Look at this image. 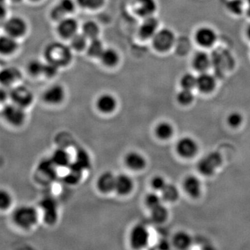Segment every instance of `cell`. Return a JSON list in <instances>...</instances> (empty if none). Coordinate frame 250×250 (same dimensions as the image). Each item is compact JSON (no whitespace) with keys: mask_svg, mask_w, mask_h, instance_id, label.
Instances as JSON below:
<instances>
[{"mask_svg":"<svg viewBox=\"0 0 250 250\" xmlns=\"http://www.w3.org/2000/svg\"><path fill=\"white\" fill-rule=\"evenodd\" d=\"M125 164L130 169L139 170L146 166V161L141 154L132 152L126 154V157H125Z\"/></svg>","mask_w":250,"mask_h":250,"instance_id":"cell-23","label":"cell"},{"mask_svg":"<svg viewBox=\"0 0 250 250\" xmlns=\"http://www.w3.org/2000/svg\"><path fill=\"white\" fill-rule=\"evenodd\" d=\"M4 87H0V104H3L9 99V91H6Z\"/></svg>","mask_w":250,"mask_h":250,"instance_id":"cell-48","label":"cell"},{"mask_svg":"<svg viewBox=\"0 0 250 250\" xmlns=\"http://www.w3.org/2000/svg\"><path fill=\"white\" fill-rule=\"evenodd\" d=\"M82 174V172L80 171L69 168L68 174L65 177V182L70 184H77L80 180Z\"/></svg>","mask_w":250,"mask_h":250,"instance_id":"cell-40","label":"cell"},{"mask_svg":"<svg viewBox=\"0 0 250 250\" xmlns=\"http://www.w3.org/2000/svg\"><path fill=\"white\" fill-rule=\"evenodd\" d=\"M159 246H160V248H161V249H167V248H169V245L168 243H167V242H161Z\"/></svg>","mask_w":250,"mask_h":250,"instance_id":"cell-49","label":"cell"},{"mask_svg":"<svg viewBox=\"0 0 250 250\" xmlns=\"http://www.w3.org/2000/svg\"><path fill=\"white\" fill-rule=\"evenodd\" d=\"M39 218L37 209L30 205L19 206L11 213L13 223L21 229H31L37 224Z\"/></svg>","mask_w":250,"mask_h":250,"instance_id":"cell-1","label":"cell"},{"mask_svg":"<svg viewBox=\"0 0 250 250\" xmlns=\"http://www.w3.org/2000/svg\"><path fill=\"white\" fill-rule=\"evenodd\" d=\"M100 58L103 63L108 66L116 65L118 62V54L113 49H104L101 55L100 56Z\"/></svg>","mask_w":250,"mask_h":250,"instance_id":"cell-30","label":"cell"},{"mask_svg":"<svg viewBox=\"0 0 250 250\" xmlns=\"http://www.w3.org/2000/svg\"><path fill=\"white\" fill-rule=\"evenodd\" d=\"M157 20L156 18L149 16L146 18L144 22L141 24L139 29V34L142 39H147L153 37L156 33L158 27Z\"/></svg>","mask_w":250,"mask_h":250,"instance_id":"cell-15","label":"cell"},{"mask_svg":"<svg viewBox=\"0 0 250 250\" xmlns=\"http://www.w3.org/2000/svg\"><path fill=\"white\" fill-rule=\"evenodd\" d=\"M11 1H12L14 3H18L20 2V1H22V0H11Z\"/></svg>","mask_w":250,"mask_h":250,"instance_id":"cell-52","label":"cell"},{"mask_svg":"<svg viewBox=\"0 0 250 250\" xmlns=\"http://www.w3.org/2000/svg\"><path fill=\"white\" fill-rule=\"evenodd\" d=\"M57 5L65 15L70 14L75 9V4L72 0H61Z\"/></svg>","mask_w":250,"mask_h":250,"instance_id":"cell-44","label":"cell"},{"mask_svg":"<svg viewBox=\"0 0 250 250\" xmlns=\"http://www.w3.org/2000/svg\"><path fill=\"white\" fill-rule=\"evenodd\" d=\"M243 122V116L238 112H233L229 115L228 118V123L231 127H238L242 124Z\"/></svg>","mask_w":250,"mask_h":250,"instance_id":"cell-39","label":"cell"},{"mask_svg":"<svg viewBox=\"0 0 250 250\" xmlns=\"http://www.w3.org/2000/svg\"><path fill=\"white\" fill-rule=\"evenodd\" d=\"M97 106L103 113H111L116 107V99L111 95L105 94L98 98L97 101Z\"/></svg>","mask_w":250,"mask_h":250,"instance_id":"cell-24","label":"cell"},{"mask_svg":"<svg viewBox=\"0 0 250 250\" xmlns=\"http://www.w3.org/2000/svg\"><path fill=\"white\" fill-rule=\"evenodd\" d=\"M5 34L18 39L22 37L27 30V23L19 16H11L7 18L3 26Z\"/></svg>","mask_w":250,"mask_h":250,"instance_id":"cell-6","label":"cell"},{"mask_svg":"<svg viewBox=\"0 0 250 250\" xmlns=\"http://www.w3.org/2000/svg\"><path fill=\"white\" fill-rule=\"evenodd\" d=\"M77 23L72 18H63L59 22L58 31L60 35L64 38L72 37L76 34Z\"/></svg>","mask_w":250,"mask_h":250,"instance_id":"cell-16","label":"cell"},{"mask_svg":"<svg viewBox=\"0 0 250 250\" xmlns=\"http://www.w3.org/2000/svg\"><path fill=\"white\" fill-rule=\"evenodd\" d=\"M58 67L52 62H47L44 65L43 75L47 77H53L57 74Z\"/></svg>","mask_w":250,"mask_h":250,"instance_id":"cell-45","label":"cell"},{"mask_svg":"<svg viewBox=\"0 0 250 250\" xmlns=\"http://www.w3.org/2000/svg\"><path fill=\"white\" fill-rule=\"evenodd\" d=\"M133 188L132 179L126 174H120L116 177L115 190L121 195L129 193Z\"/></svg>","mask_w":250,"mask_h":250,"instance_id":"cell-22","label":"cell"},{"mask_svg":"<svg viewBox=\"0 0 250 250\" xmlns=\"http://www.w3.org/2000/svg\"><path fill=\"white\" fill-rule=\"evenodd\" d=\"M86 39L87 38L83 34H75L71 39L72 47L77 50H82L86 45Z\"/></svg>","mask_w":250,"mask_h":250,"instance_id":"cell-37","label":"cell"},{"mask_svg":"<svg viewBox=\"0 0 250 250\" xmlns=\"http://www.w3.org/2000/svg\"><path fill=\"white\" fill-rule=\"evenodd\" d=\"M149 240V233L146 227L141 225L135 226L130 233V242L135 249H141L147 246Z\"/></svg>","mask_w":250,"mask_h":250,"instance_id":"cell-8","label":"cell"},{"mask_svg":"<svg viewBox=\"0 0 250 250\" xmlns=\"http://www.w3.org/2000/svg\"><path fill=\"white\" fill-rule=\"evenodd\" d=\"M192 239L187 233L181 231L176 233L173 238V244L179 250H185L191 245Z\"/></svg>","mask_w":250,"mask_h":250,"instance_id":"cell-28","label":"cell"},{"mask_svg":"<svg viewBox=\"0 0 250 250\" xmlns=\"http://www.w3.org/2000/svg\"><path fill=\"white\" fill-rule=\"evenodd\" d=\"M65 93L61 85H55L46 90L43 95L44 100L47 103L55 104L60 103L64 98Z\"/></svg>","mask_w":250,"mask_h":250,"instance_id":"cell-17","label":"cell"},{"mask_svg":"<svg viewBox=\"0 0 250 250\" xmlns=\"http://www.w3.org/2000/svg\"><path fill=\"white\" fill-rule=\"evenodd\" d=\"M8 17V9L5 4H0V27H3Z\"/></svg>","mask_w":250,"mask_h":250,"instance_id":"cell-47","label":"cell"},{"mask_svg":"<svg viewBox=\"0 0 250 250\" xmlns=\"http://www.w3.org/2000/svg\"><path fill=\"white\" fill-rule=\"evenodd\" d=\"M161 197L159 196L157 194L150 193L146 197V205L150 209L157 207V206L161 205Z\"/></svg>","mask_w":250,"mask_h":250,"instance_id":"cell-43","label":"cell"},{"mask_svg":"<svg viewBox=\"0 0 250 250\" xmlns=\"http://www.w3.org/2000/svg\"><path fill=\"white\" fill-rule=\"evenodd\" d=\"M104 0H77V2L82 7L88 9H97L103 5Z\"/></svg>","mask_w":250,"mask_h":250,"instance_id":"cell-42","label":"cell"},{"mask_svg":"<svg viewBox=\"0 0 250 250\" xmlns=\"http://www.w3.org/2000/svg\"><path fill=\"white\" fill-rule=\"evenodd\" d=\"M152 38L154 47L161 52L170 49L174 43V34L170 29H161L157 31Z\"/></svg>","mask_w":250,"mask_h":250,"instance_id":"cell-7","label":"cell"},{"mask_svg":"<svg viewBox=\"0 0 250 250\" xmlns=\"http://www.w3.org/2000/svg\"><path fill=\"white\" fill-rule=\"evenodd\" d=\"M90 166V156L84 149L77 151L75 160L68 166V168L74 169L83 172L85 169L89 168Z\"/></svg>","mask_w":250,"mask_h":250,"instance_id":"cell-14","label":"cell"},{"mask_svg":"<svg viewBox=\"0 0 250 250\" xmlns=\"http://www.w3.org/2000/svg\"><path fill=\"white\" fill-rule=\"evenodd\" d=\"M103 45L101 41L98 38L92 39L90 45L88 46V52L91 57H100L102 52H103Z\"/></svg>","mask_w":250,"mask_h":250,"instance_id":"cell-34","label":"cell"},{"mask_svg":"<svg viewBox=\"0 0 250 250\" xmlns=\"http://www.w3.org/2000/svg\"><path fill=\"white\" fill-rule=\"evenodd\" d=\"M184 188L190 197L196 198L201 193V182L195 176H188L184 179Z\"/></svg>","mask_w":250,"mask_h":250,"instance_id":"cell-18","label":"cell"},{"mask_svg":"<svg viewBox=\"0 0 250 250\" xmlns=\"http://www.w3.org/2000/svg\"><path fill=\"white\" fill-rule=\"evenodd\" d=\"M151 217L156 223H162L167 218V210L162 205L157 206L151 209Z\"/></svg>","mask_w":250,"mask_h":250,"instance_id":"cell-32","label":"cell"},{"mask_svg":"<svg viewBox=\"0 0 250 250\" xmlns=\"http://www.w3.org/2000/svg\"><path fill=\"white\" fill-rule=\"evenodd\" d=\"M44 65L45 63H42L40 61H31L28 64V72L33 76H37V75L43 74Z\"/></svg>","mask_w":250,"mask_h":250,"instance_id":"cell-35","label":"cell"},{"mask_svg":"<svg viewBox=\"0 0 250 250\" xmlns=\"http://www.w3.org/2000/svg\"><path fill=\"white\" fill-rule=\"evenodd\" d=\"M1 116L6 124L15 128L22 126L27 119L25 109L11 103L4 105Z\"/></svg>","mask_w":250,"mask_h":250,"instance_id":"cell-3","label":"cell"},{"mask_svg":"<svg viewBox=\"0 0 250 250\" xmlns=\"http://www.w3.org/2000/svg\"><path fill=\"white\" fill-rule=\"evenodd\" d=\"M18 49V39L5 34L0 36V54L11 56Z\"/></svg>","mask_w":250,"mask_h":250,"instance_id":"cell-12","label":"cell"},{"mask_svg":"<svg viewBox=\"0 0 250 250\" xmlns=\"http://www.w3.org/2000/svg\"><path fill=\"white\" fill-rule=\"evenodd\" d=\"M21 72L15 67H6L0 70V85L4 88H12L21 78Z\"/></svg>","mask_w":250,"mask_h":250,"instance_id":"cell-11","label":"cell"},{"mask_svg":"<svg viewBox=\"0 0 250 250\" xmlns=\"http://www.w3.org/2000/svg\"><path fill=\"white\" fill-rule=\"evenodd\" d=\"M215 82L214 77L207 72H202L197 77V87L204 93H208L214 88Z\"/></svg>","mask_w":250,"mask_h":250,"instance_id":"cell-21","label":"cell"},{"mask_svg":"<svg viewBox=\"0 0 250 250\" xmlns=\"http://www.w3.org/2000/svg\"><path fill=\"white\" fill-rule=\"evenodd\" d=\"M116 177L111 172H104L99 177L98 187L100 191L109 192L115 190Z\"/></svg>","mask_w":250,"mask_h":250,"instance_id":"cell-20","label":"cell"},{"mask_svg":"<svg viewBox=\"0 0 250 250\" xmlns=\"http://www.w3.org/2000/svg\"><path fill=\"white\" fill-rule=\"evenodd\" d=\"M179 155L186 159L193 157L198 151V146L191 138L184 137L179 140L176 146Z\"/></svg>","mask_w":250,"mask_h":250,"instance_id":"cell-10","label":"cell"},{"mask_svg":"<svg viewBox=\"0 0 250 250\" xmlns=\"http://www.w3.org/2000/svg\"><path fill=\"white\" fill-rule=\"evenodd\" d=\"M31 1H39V0H31Z\"/></svg>","mask_w":250,"mask_h":250,"instance_id":"cell-54","label":"cell"},{"mask_svg":"<svg viewBox=\"0 0 250 250\" xmlns=\"http://www.w3.org/2000/svg\"><path fill=\"white\" fill-rule=\"evenodd\" d=\"M161 197L167 202H174L178 199L179 190L175 186L167 184L161 190Z\"/></svg>","mask_w":250,"mask_h":250,"instance_id":"cell-29","label":"cell"},{"mask_svg":"<svg viewBox=\"0 0 250 250\" xmlns=\"http://www.w3.org/2000/svg\"><path fill=\"white\" fill-rule=\"evenodd\" d=\"M228 8L233 14H241L243 9V1L242 0H229L228 3Z\"/></svg>","mask_w":250,"mask_h":250,"instance_id":"cell-41","label":"cell"},{"mask_svg":"<svg viewBox=\"0 0 250 250\" xmlns=\"http://www.w3.org/2000/svg\"><path fill=\"white\" fill-rule=\"evenodd\" d=\"M156 9L154 0H136V13L142 17L152 16Z\"/></svg>","mask_w":250,"mask_h":250,"instance_id":"cell-19","label":"cell"},{"mask_svg":"<svg viewBox=\"0 0 250 250\" xmlns=\"http://www.w3.org/2000/svg\"><path fill=\"white\" fill-rule=\"evenodd\" d=\"M6 0H0V4H5Z\"/></svg>","mask_w":250,"mask_h":250,"instance_id":"cell-53","label":"cell"},{"mask_svg":"<svg viewBox=\"0 0 250 250\" xmlns=\"http://www.w3.org/2000/svg\"><path fill=\"white\" fill-rule=\"evenodd\" d=\"M51 161L57 167H68L70 162V157L68 153L65 149H59L56 150L52 154Z\"/></svg>","mask_w":250,"mask_h":250,"instance_id":"cell-25","label":"cell"},{"mask_svg":"<svg viewBox=\"0 0 250 250\" xmlns=\"http://www.w3.org/2000/svg\"><path fill=\"white\" fill-rule=\"evenodd\" d=\"M223 162L221 154L218 152H212L202 158L197 164L199 172L205 176H210Z\"/></svg>","mask_w":250,"mask_h":250,"instance_id":"cell-5","label":"cell"},{"mask_svg":"<svg viewBox=\"0 0 250 250\" xmlns=\"http://www.w3.org/2000/svg\"><path fill=\"white\" fill-rule=\"evenodd\" d=\"M182 88L192 90L197 86V77L190 73L186 74L181 80Z\"/></svg>","mask_w":250,"mask_h":250,"instance_id":"cell-36","label":"cell"},{"mask_svg":"<svg viewBox=\"0 0 250 250\" xmlns=\"http://www.w3.org/2000/svg\"><path fill=\"white\" fill-rule=\"evenodd\" d=\"M9 99L11 103L26 109L34 102V95L24 85H14L9 91Z\"/></svg>","mask_w":250,"mask_h":250,"instance_id":"cell-4","label":"cell"},{"mask_svg":"<svg viewBox=\"0 0 250 250\" xmlns=\"http://www.w3.org/2000/svg\"><path fill=\"white\" fill-rule=\"evenodd\" d=\"M248 14H249V16H250V0H248Z\"/></svg>","mask_w":250,"mask_h":250,"instance_id":"cell-50","label":"cell"},{"mask_svg":"<svg viewBox=\"0 0 250 250\" xmlns=\"http://www.w3.org/2000/svg\"><path fill=\"white\" fill-rule=\"evenodd\" d=\"M82 31H83V35L90 40L98 37L99 28L96 23L91 22V21L85 22L82 27Z\"/></svg>","mask_w":250,"mask_h":250,"instance_id":"cell-33","label":"cell"},{"mask_svg":"<svg viewBox=\"0 0 250 250\" xmlns=\"http://www.w3.org/2000/svg\"><path fill=\"white\" fill-rule=\"evenodd\" d=\"M247 34H248V37L250 39V25L249 27L248 28V30H247Z\"/></svg>","mask_w":250,"mask_h":250,"instance_id":"cell-51","label":"cell"},{"mask_svg":"<svg viewBox=\"0 0 250 250\" xmlns=\"http://www.w3.org/2000/svg\"><path fill=\"white\" fill-rule=\"evenodd\" d=\"M197 42L203 47H209L216 40L215 31L209 27H202L197 30L195 34Z\"/></svg>","mask_w":250,"mask_h":250,"instance_id":"cell-13","label":"cell"},{"mask_svg":"<svg viewBox=\"0 0 250 250\" xmlns=\"http://www.w3.org/2000/svg\"><path fill=\"white\" fill-rule=\"evenodd\" d=\"M156 134L159 139H168L173 134V127L168 123H161L156 128Z\"/></svg>","mask_w":250,"mask_h":250,"instance_id":"cell-31","label":"cell"},{"mask_svg":"<svg viewBox=\"0 0 250 250\" xmlns=\"http://www.w3.org/2000/svg\"><path fill=\"white\" fill-rule=\"evenodd\" d=\"M166 184H167L166 183L165 179L160 176H156L152 179V186L156 190L161 191V190L166 187Z\"/></svg>","mask_w":250,"mask_h":250,"instance_id":"cell-46","label":"cell"},{"mask_svg":"<svg viewBox=\"0 0 250 250\" xmlns=\"http://www.w3.org/2000/svg\"><path fill=\"white\" fill-rule=\"evenodd\" d=\"M14 196L11 191L4 188H0V212H6L12 208Z\"/></svg>","mask_w":250,"mask_h":250,"instance_id":"cell-26","label":"cell"},{"mask_svg":"<svg viewBox=\"0 0 250 250\" xmlns=\"http://www.w3.org/2000/svg\"><path fill=\"white\" fill-rule=\"evenodd\" d=\"M40 206L43 211L44 220L49 225H53L57 222V204L56 200L51 197H46L40 202Z\"/></svg>","mask_w":250,"mask_h":250,"instance_id":"cell-9","label":"cell"},{"mask_svg":"<svg viewBox=\"0 0 250 250\" xmlns=\"http://www.w3.org/2000/svg\"><path fill=\"white\" fill-rule=\"evenodd\" d=\"M45 57L47 62H52L59 67L64 66L71 61L72 53L67 45L55 42L46 47Z\"/></svg>","mask_w":250,"mask_h":250,"instance_id":"cell-2","label":"cell"},{"mask_svg":"<svg viewBox=\"0 0 250 250\" xmlns=\"http://www.w3.org/2000/svg\"><path fill=\"white\" fill-rule=\"evenodd\" d=\"M193 98L194 96L192 93V90L186 89V88H183L177 95V100H178L179 103L184 105H187L191 103Z\"/></svg>","mask_w":250,"mask_h":250,"instance_id":"cell-38","label":"cell"},{"mask_svg":"<svg viewBox=\"0 0 250 250\" xmlns=\"http://www.w3.org/2000/svg\"><path fill=\"white\" fill-rule=\"evenodd\" d=\"M193 66L199 71L205 72L210 65V59L205 52H198L194 57Z\"/></svg>","mask_w":250,"mask_h":250,"instance_id":"cell-27","label":"cell"}]
</instances>
